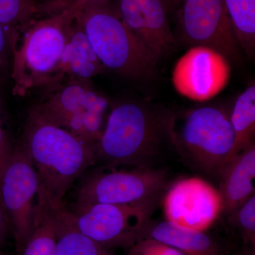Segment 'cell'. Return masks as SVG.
I'll list each match as a JSON object with an SVG mask.
<instances>
[{"mask_svg":"<svg viewBox=\"0 0 255 255\" xmlns=\"http://www.w3.org/2000/svg\"><path fill=\"white\" fill-rule=\"evenodd\" d=\"M162 202L167 221L196 231H207L222 214L219 189L201 177L183 178L172 182Z\"/></svg>","mask_w":255,"mask_h":255,"instance_id":"11","label":"cell"},{"mask_svg":"<svg viewBox=\"0 0 255 255\" xmlns=\"http://www.w3.org/2000/svg\"><path fill=\"white\" fill-rule=\"evenodd\" d=\"M172 182L166 168L118 171L99 167L82 179L74 206L140 204L163 197Z\"/></svg>","mask_w":255,"mask_h":255,"instance_id":"7","label":"cell"},{"mask_svg":"<svg viewBox=\"0 0 255 255\" xmlns=\"http://www.w3.org/2000/svg\"><path fill=\"white\" fill-rule=\"evenodd\" d=\"M79 11L69 25L66 43L55 81L52 85L66 80L90 81L92 78L103 73L106 69L92 48L80 24Z\"/></svg>","mask_w":255,"mask_h":255,"instance_id":"14","label":"cell"},{"mask_svg":"<svg viewBox=\"0 0 255 255\" xmlns=\"http://www.w3.org/2000/svg\"><path fill=\"white\" fill-rule=\"evenodd\" d=\"M50 1V0H46V1H45L43 3V4L39 5V6H41V5L46 4V3L48 2V1Z\"/></svg>","mask_w":255,"mask_h":255,"instance_id":"30","label":"cell"},{"mask_svg":"<svg viewBox=\"0 0 255 255\" xmlns=\"http://www.w3.org/2000/svg\"><path fill=\"white\" fill-rule=\"evenodd\" d=\"M56 255H116L80 232L64 204L56 206Z\"/></svg>","mask_w":255,"mask_h":255,"instance_id":"18","label":"cell"},{"mask_svg":"<svg viewBox=\"0 0 255 255\" xmlns=\"http://www.w3.org/2000/svg\"><path fill=\"white\" fill-rule=\"evenodd\" d=\"M229 60L209 47L192 46L177 60L172 71V85L179 95L194 102L211 100L230 81Z\"/></svg>","mask_w":255,"mask_h":255,"instance_id":"12","label":"cell"},{"mask_svg":"<svg viewBox=\"0 0 255 255\" xmlns=\"http://www.w3.org/2000/svg\"><path fill=\"white\" fill-rule=\"evenodd\" d=\"M0 255H4L2 254V253H1V251H0Z\"/></svg>","mask_w":255,"mask_h":255,"instance_id":"31","label":"cell"},{"mask_svg":"<svg viewBox=\"0 0 255 255\" xmlns=\"http://www.w3.org/2000/svg\"><path fill=\"white\" fill-rule=\"evenodd\" d=\"M152 239L177 248L187 255H228L219 240L206 231L178 226L169 221L150 219L140 231L138 240Z\"/></svg>","mask_w":255,"mask_h":255,"instance_id":"16","label":"cell"},{"mask_svg":"<svg viewBox=\"0 0 255 255\" xmlns=\"http://www.w3.org/2000/svg\"><path fill=\"white\" fill-rule=\"evenodd\" d=\"M174 114L137 102L112 107L96 145L95 164L107 169L127 166L158 169L172 147ZM176 151V150H175Z\"/></svg>","mask_w":255,"mask_h":255,"instance_id":"1","label":"cell"},{"mask_svg":"<svg viewBox=\"0 0 255 255\" xmlns=\"http://www.w3.org/2000/svg\"><path fill=\"white\" fill-rule=\"evenodd\" d=\"M12 50L4 28L0 23V87L8 75H10Z\"/></svg>","mask_w":255,"mask_h":255,"instance_id":"23","label":"cell"},{"mask_svg":"<svg viewBox=\"0 0 255 255\" xmlns=\"http://www.w3.org/2000/svg\"><path fill=\"white\" fill-rule=\"evenodd\" d=\"M167 14L177 9L183 0H162Z\"/></svg>","mask_w":255,"mask_h":255,"instance_id":"28","label":"cell"},{"mask_svg":"<svg viewBox=\"0 0 255 255\" xmlns=\"http://www.w3.org/2000/svg\"><path fill=\"white\" fill-rule=\"evenodd\" d=\"M104 1L107 0H50L38 8V14L43 16L56 14L75 6H83L87 3Z\"/></svg>","mask_w":255,"mask_h":255,"instance_id":"24","label":"cell"},{"mask_svg":"<svg viewBox=\"0 0 255 255\" xmlns=\"http://www.w3.org/2000/svg\"><path fill=\"white\" fill-rule=\"evenodd\" d=\"M230 114L223 107L201 106L187 111L179 124L174 120V148L191 170L217 180L237 155Z\"/></svg>","mask_w":255,"mask_h":255,"instance_id":"4","label":"cell"},{"mask_svg":"<svg viewBox=\"0 0 255 255\" xmlns=\"http://www.w3.org/2000/svg\"><path fill=\"white\" fill-rule=\"evenodd\" d=\"M135 244L142 251L153 255H187L177 248L152 239L139 240Z\"/></svg>","mask_w":255,"mask_h":255,"instance_id":"26","label":"cell"},{"mask_svg":"<svg viewBox=\"0 0 255 255\" xmlns=\"http://www.w3.org/2000/svg\"><path fill=\"white\" fill-rule=\"evenodd\" d=\"M237 154L254 143L255 132V85L252 84L238 97L230 114Z\"/></svg>","mask_w":255,"mask_h":255,"instance_id":"19","label":"cell"},{"mask_svg":"<svg viewBox=\"0 0 255 255\" xmlns=\"http://www.w3.org/2000/svg\"><path fill=\"white\" fill-rule=\"evenodd\" d=\"M236 41L248 56L255 50V0H223Z\"/></svg>","mask_w":255,"mask_h":255,"instance_id":"20","label":"cell"},{"mask_svg":"<svg viewBox=\"0 0 255 255\" xmlns=\"http://www.w3.org/2000/svg\"><path fill=\"white\" fill-rule=\"evenodd\" d=\"M13 149L14 147L11 145L9 135L4 127L0 102V179L4 172L5 167L12 154Z\"/></svg>","mask_w":255,"mask_h":255,"instance_id":"25","label":"cell"},{"mask_svg":"<svg viewBox=\"0 0 255 255\" xmlns=\"http://www.w3.org/2000/svg\"><path fill=\"white\" fill-rule=\"evenodd\" d=\"M78 18L105 68L133 79L155 76L157 60L132 34L109 0L84 4Z\"/></svg>","mask_w":255,"mask_h":255,"instance_id":"5","label":"cell"},{"mask_svg":"<svg viewBox=\"0 0 255 255\" xmlns=\"http://www.w3.org/2000/svg\"><path fill=\"white\" fill-rule=\"evenodd\" d=\"M255 145L234 156L220 173L219 191L222 198L221 216L227 218L255 194Z\"/></svg>","mask_w":255,"mask_h":255,"instance_id":"15","label":"cell"},{"mask_svg":"<svg viewBox=\"0 0 255 255\" xmlns=\"http://www.w3.org/2000/svg\"><path fill=\"white\" fill-rule=\"evenodd\" d=\"M56 205L38 188L34 228L20 255H56Z\"/></svg>","mask_w":255,"mask_h":255,"instance_id":"17","label":"cell"},{"mask_svg":"<svg viewBox=\"0 0 255 255\" xmlns=\"http://www.w3.org/2000/svg\"><path fill=\"white\" fill-rule=\"evenodd\" d=\"M230 227L243 239L244 246L255 248V194L228 216Z\"/></svg>","mask_w":255,"mask_h":255,"instance_id":"22","label":"cell"},{"mask_svg":"<svg viewBox=\"0 0 255 255\" xmlns=\"http://www.w3.org/2000/svg\"><path fill=\"white\" fill-rule=\"evenodd\" d=\"M179 29L191 46L209 47L238 61L240 52L223 0H183Z\"/></svg>","mask_w":255,"mask_h":255,"instance_id":"10","label":"cell"},{"mask_svg":"<svg viewBox=\"0 0 255 255\" xmlns=\"http://www.w3.org/2000/svg\"><path fill=\"white\" fill-rule=\"evenodd\" d=\"M11 234V226L6 213L0 204V246H4Z\"/></svg>","mask_w":255,"mask_h":255,"instance_id":"27","label":"cell"},{"mask_svg":"<svg viewBox=\"0 0 255 255\" xmlns=\"http://www.w3.org/2000/svg\"><path fill=\"white\" fill-rule=\"evenodd\" d=\"M82 6L35 18L25 28L12 49L10 78L14 95L26 97L54 82L69 25Z\"/></svg>","mask_w":255,"mask_h":255,"instance_id":"3","label":"cell"},{"mask_svg":"<svg viewBox=\"0 0 255 255\" xmlns=\"http://www.w3.org/2000/svg\"><path fill=\"white\" fill-rule=\"evenodd\" d=\"M22 141L40 187L54 205L64 204V196L75 180L95 164L96 144L50 123L33 107L26 117Z\"/></svg>","mask_w":255,"mask_h":255,"instance_id":"2","label":"cell"},{"mask_svg":"<svg viewBox=\"0 0 255 255\" xmlns=\"http://www.w3.org/2000/svg\"><path fill=\"white\" fill-rule=\"evenodd\" d=\"M42 90L33 108L50 123L97 145L110 106L107 97L82 80H63Z\"/></svg>","mask_w":255,"mask_h":255,"instance_id":"6","label":"cell"},{"mask_svg":"<svg viewBox=\"0 0 255 255\" xmlns=\"http://www.w3.org/2000/svg\"><path fill=\"white\" fill-rule=\"evenodd\" d=\"M37 15L36 0H0V23L9 37L11 50Z\"/></svg>","mask_w":255,"mask_h":255,"instance_id":"21","label":"cell"},{"mask_svg":"<svg viewBox=\"0 0 255 255\" xmlns=\"http://www.w3.org/2000/svg\"><path fill=\"white\" fill-rule=\"evenodd\" d=\"M117 9L135 38L157 62L177 45L162 0H118Z\"/></svg>","mask_w":255,"mask_h":255,"instance_id":"13","label":"cell"},{"mask_svg":"<svg viewBox=\"0 0 255 255\" xmlns=\"http://www.w3.org/2000/svg\"><path fill=\"white\" fill-rule=\"evenodd\" d=\"M39 180L22 140L14 147L0 179V204L11 226L18 255L34 228Z\"/></svg>","mask_w":255,"mask_h":255,"instance_id":"9","label":"cell"},{"mask_svg":"<svg viewBox=\"0 0 255 255\" xmlns=\"http://www.w3.org/2000/svg\"><path fill=\"white\" fill-rule=\"evenodd\" d=\"M162 198L133 205L92 204L70 211L78 231L107 249H130L144 225L152 217Z\"/></svg>","mask_w":255,"mask_h":255,"instance_id":"8","label":"cell"},{"mask_svg":"<svg viewBox=\"0 0 255 255\" xmlns=\"http://www.w3.org/2000/svg\"><path fill=\"white\" fill-rule=\"evenodd\" d=\"M233 255H255V250L248 247L243 246L241 251L237 252Z\"/></svg>","mask_w":255,"mask_h":255,"instance_id":"29","label":"cell"}]
</instances>
